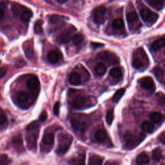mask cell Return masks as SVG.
I'll return each mask as SVG.
<instances>
[{
  "label": "cell",
  "mask_w": 165,
  "mask_h": 165,
  "mask_svg": "<svg viewBox=\"0 0 165 165\" xmlns=\"http://www.w3.org/2000/svg\"><path fill=\"white\" fill-rule=\"evenodd\" d=\"M26 130L27 131L26 136L27 147L30 150H36L39 131V124L36 121L32 122L27 126Z\"/></svg>",
  "instance_id": "cell-1"
},
{
  "label": "cell",
  "mask_w": 165,
  "mask_h": 165,
  "mask_svg": "<svg viewBox=\"0 0 165 165\" xmlns=\"http://www.w3.org/2000/svg\"><path fill=\"white\" fill-rule=\"evenodd\" d=\"M146 137V136L143 133L140 134H135L130 131L127 132L124 136V141L125 148L128 150H131L137 147L141 142H142Z\"/></svg>",
  "instance_id": "cell-2"
},
{
  "label": "cell",
  "mask_w": 165,
  "mask_h": 165,
  "mask_svg": "<svg viewBox=\"0 0 165 165\" xmlns=\"http://www.w3.org/2000/svg\"><path fill=\"white\" fill-rule=\"evenodd\" d=\"M59 145L56 152L59 155H63L67 152L73 141V137L69 134H60L58 137Z\"/></svg>",
  "instance_id": "cell-3"
},
{
  "label": "cell",
  "mask_w": 165,
  "mask_h": 165,
  "mask_svg": "<svg viewBox=\"0 0 165 165\" xmlns=\"http://www.w3.org/2000/svg\"><path fill=\"white\" fill-rule=\"evenodd\" d=\"M96 103V100L94 97H85L83 95H78L75 97L72 101V107L74 109H83L86 107L90 106L89 104L90 103L92 105H95Z\"/></svg>",
  "instance_id": "cell-4"
},
{
  "label": "cell",
  "mask_w": 165,
  "mask_h": 165,
  "mask_svg": "<svg viewBox=\"0 0 165 165\" xmlns=\"http://www.w3.org/2000/svg\"><path fill=\"white\" fill-rule=\"evenodd\" d=\"M141 57L139 58V55L136 52L134 53V58L132 60V66L137 70H141L142 69L147 68L148 64V59L147 56L145 52L142 50L141 52Z\"/></svg>",
  "instance_id": "cell-5"
},
{
  "label": "cell",
  "mask_w": 165,
  "mask_h": 165,
  "mask_svg": "<svg viewBox=\"0 0 165 165\" xmlns=\"http://www.w3.org/2000/svg\"><path fill=\"white\" fill-rule=\"evenodd\" d=\"M106 13V8L103 5H100L95 7L92 11V19L96 24L101 25L103 24L105 18V15Z\"/></svg>",
  "instance_id": "cell-6"
},
{
  "label": "cell",
  "mask_w": 165,
  "mask_h": 165,
  "mask_svg": "<svg viewBox=\"0 0 165 165\" xmlns=\"http://www.w3.org/2000/svg\"><path fill=\"white\" fill-rule=\"evenodd\" d=\"M97 57L106 61L109 64H116L119 63V59L116 54L108 51H103L97 55Z\"/></svg>",
  "instance_id": "cell-7"
},
{
  "label": "cell",
  "mask_w": 165,
  "mask_h": 165,
  "mask_svg": "<svg viewBox=\"0 0 165 165\" xmlns=\"http://www.w3.org/2000/svg\"><path fill=\"white\" fill-rule=\"evenodd\" d=\"M140 15L142 20L149 22V23H153L158 19V14L153 13L148 8H143L141 10Z\"/></svg>",
  "instance_id": "cell-8"
},
{
  "label": "cell",
  "mask_w": 165,
  "mask_h": 165,
  "mask_svg": "<svg viewBox=\"0 0 165 165\" xmlns=\"http://www.w3.org/2000/svg\"><path fill=\"white\" fill-rule=\"evenodd\" d=\"M75 28L72 26L69 28L64 30L58 36L57 40L59 43L62 44L67 43L72 38V34L75 32Z\"/></svg>",
  "instance_id": "cell-9"
},
{
  "label": "cell",
  "mask_w": 165,
  "mask_h": 165,
  "mask_svg": "<svg viewBox=\"0 0 165 165\" xmlns=\"http://www.w3.org/2000/svg\"><path fill=\"white\" fill-rule=\"evenodd\" d=\"M27 86L28 89L33 91V92H36L38 91L39 89V81L36 76H32L30 78L27 83Z\"/></svg>",
  "instance_id": "cell-10"
},
{
  "label": "cell",
  "mask_w": 165,
  "mask_h": 165,
  "mask_svg": "<svg viewBox=\"0 0 165 165\" xmlns=\"http://www.w3.org/2000/svg\"><path fill=\"white\" fill-rule=\"evenodd\" d=\"M71 125L72 128L78 131H81V132H83V131L86 130V123L83 121H81L78 119H71Z\"/></svg>",
  "instance_id": "cell-11"
},
{
  "label": "cell",
  "mask_w": 165,
  "mask_h": 165,
  "mask_svg": "<svg viewBox=\"0 0 165 165\" xmlns=\"http://www.w3.org/2000/svg\"><path fill=\"white\" fill-rule=\"evenodd\" d=\"M139 82L141 86L146 90H150L154 89L155 88L154 82H153V80H152V78H150V77H145V78H142L140 80Z\"/></svg>",
  "instance_id": "cell-12"
},
{
  "label": "cell",
  "mask_w": 165,
  "mask_h": 165,
  "mask_svg": "<svg viewBox=\"0 0 165 165\" xmlns=\"http://www.w3.org/2000/svg\"><path fill=\"white\" fill-rule=\"evenodd\" d=\"M47 58L51 63H56L61 58V54L58 50H52L49 53Z\"/></svg>",
  "instance_id": "cell-13"
},
{
  "label": "cell",
  "mask_w": 165,
  "mask_h": 165,
  "mask_svg": "<svg viewBox=\"0 0 165 165\" xmlns=\"http://www.w3.org/2000/svg\"><path fill=\"white\" fill-rule=\"evenodd\" d=\"M145 1L150 6L157 10H162L164 5V0H145Z\"/></svg>",
  "instance_id": "cell-14"
},
{
  "label": "cell",
  "mask_w": 165,
  "mask_h": 165,
  "mask_svg": "<svg viewBox=\"0 0 165 165\" xmlns=\"http://www.w3.org/2000/svg\"><path fill=\"white\" fill-rule=\"evenodd\" d=\"M13 143L14 147L17 150H23V139L20 134L14 136L13 139Z\"/></svg>",
  "instance_id": "cell-15"
},
{
  "label": "cell",
  "mask_w": 165,
  "mask_h": 165,
  "mask_svg": "<svg viewBox=\"0 0 165 165\" xmlns=\"http://www.w3.org/2000/svg\"><path fill=\"white\" fill-rule=\"evenodd\" d=\"M94 137L95 139L99 142H100V143H103V142H105L107 140L108 138L107 132L105 130H100L95 133Z\"/></svg>",
  "instance_id": "cell-16"
},
{
  "label": "cell",
  "mask_w": 165,
  "mask_h": 165,
  "mask_svg": "<svg viewBox=\"0 0 165 165\" xmlns=\"http://www.w3.org/2000/svg\"><path fill=\"white\" fill-rule=\"evenodd\" d=\"M69 81L70 84H72V85H79L81 83V75L78 72H72L70 75Z\"/></svg>",
  "instance_id": "cell-17"
},
{
  "label": "cell",
  "mask_w": 165,
  "mask_h": 165,
  "mask_svg": "<svg viewBox=\"0 0 165 165\" xmlns=\"http://www.w3.org/2000/svg\"><path fill=\"white\" fill-rule=\"evenodd\" d=\"M42 142L43 144H45V145H52L54 144V135L52 133L48 132L45 133L44 134L42 139Z\"/></svg>",
  "instance_id": "cell-18"
},
{
  "label": "cell",
  "mask_w": 165,
  "mask_h": 165,
  "mask_svg": "<svg viewBox=\"0 0 165 165\" xmlns=\"http://www.w3.org/2000/svg\"><path fill=\"white\" fill-rule=\"evenodd\" d=\"M153 74L156 75L157 79L162 84L164 83V72L161 67H156L153 69Z\"/></svg>",
  "instance_id": "cell-19"
},
{
  "label": "cell",
  "mask_w": 165,
  "mask_h": 165,
  "mask_svg": "<svg viewBox=\"0 0 165 165\" xmlns=\"http://www.w3.org/2000/svg\"><path fill=\"white\" fill-rule=\"evenodd\" d=\"M136 162L139 164H146L149 163L150 158L146 153L142 152L137 156L136 158Z\"/></svg>",
  "instance_id": "cell-20"
},
{
  "label": "cell",
  "mask_w": 165,
  "mask_h": 165,
  "mask_svg": "<svg viewBox=\"0 0 165 165\" xmlns=\"http://www.w3.org/2000/svg\"><path fill=\"white\" fill-rule=\"evenodd\" d=\"M95 72L100 76H103L106 72V67L104 63H100L96 64L94 68Z\"/></svg>",
  "instance_id": "cell-21"
},
{
  "label": "cell",
  "mask_w": 165,
  "mask_h": 165,
  "mask_svg": "<svg viewBox=\"0 0 165 165\" xmlns=\"http://www.w3.org/2000/svg\"><path fill=\"white\" fill-rule=\"evenodd\" d=\"M29 99H30V95L26 92H19L17 96L18 101L21 104H25V103L28 102Z\"/></svg>",
  "instance_id": "cell-22"
},
{
  "label": "cell",
  "mask_w": 165,
  "mask_h": 165,
  "mask_svg": "<svg viewBox=\"0 0 165 165\" xmlns=\"http://www.w3.org/2000/svg\"><path fill=\"white\" fill-rule=\"evenodd\" d=\"M150 119L153 122H154L156 123H160L163 121L164 116H162V114H161L159 112H154L151 114Z\"/></svg>",
  "instance_id": "cell-23"
},
{
  "label": "cell",
  "mask_w": 165,
  "mask_h": 165,
  "mask_svg": "<svg viewBox=\"0 0 165 165\" xmlns=\"http://www.w3.org/2000/svg\"><path fill=\"white\" fill-rule=\"evenodd\" d=\"M164 37H162L155 41L152 43V49H153V50L157 51L159 49H161L162 47H164Z\"/></svg>",
  "instance_id": "cell-24"
},
{
  "label": "cell",
  "mask_w": 165,
  "mask_h": 165,
  "mask_svg": "<svg viewBox=\"0 0 165 165\" xmlns=\"http://www.w3.org/2000/svg\"><path fill=\"white\" fill-rule=\"evenodd\" d=\"M32 12L29 9H25L23 11V13L21 14V19L25 23H27L30 19V18L32 17Z\"/></svg>",
  "instance_id": "cell-25"
},
{
  "label": "cell",
  "mask_w": 165,
  "mask_h": 165,
  "mask_svg": "<svg viewBox=\"0 0 165 165\" xmlns=\"http://www.w3.org/2000/svg\"><path fill=\"white\" fill-rule=\"evenodd\" d=\"M103 162V157L94 154L90 156L89 164H102Z\"/></svg>",
  "instance_id": "cell-26"
},
{
  "label": "cell",
  "mask_w": 165,
  "mask_h": 165,
  "mask_svg": "<svg viewBox=\"0 0 165 165\" xmlns=\"http://www.w3.org/2000/svg\"><path fill=\"white\" fill-rule=\"evenodd\" d=\"M43 21L41 19H39L36 21V23L34 24V32L36 34H41L43 32Z\"/></svg>",
  "instance_id": "cell-27"
},
{
  "label": "cell",
  "mask_w": 165,
  "mask_h": 165,
  "mask_svg": "<svg viewBox=\"0 0 165 165\" xmlns=\"http://www.w3.org/2000/svg\"><path fill=\"white\" fill-rule=\"evenodd\" d=\"M110 75L114 78L119 79V78H122L123 72L121 70V69L118 67H115L110 70Z\"/></svg>",
  "instance_id": "cell-28"
},
{
  "label": "cell",
  "mask_w": 165,
  "mask_h": 165,
  "mask_svg": "<svg viewBox=\"0 0 165 165\" xmlns=\"http://www.w3.org/2000/svg\"><path fill=\"white\" fill-rule=\"evenodd\" d=\"M112 27L116 30L123 29L125 27V23L123 20L121 18H117L114 19L112 22Z\"/></svg>",
  "instance_id": "cell-29"
},
{
  "label": "cell",
  "mask_w": 165,
  "mask_h": 165,
  "mask_svg": "<svg viewBox=\"0 0 165 165\" xmlns=\"http://www.w3.org/2000/svg\"><path fill=\"white\" fill-rule=\"evenodd\" d=\"M152 158L156 161H159L162 158V152L160 148H156L153 150Z\"/></svg>",
  "instance_id": "cell-30"
},
{
  "label": "cell",
  "mask_w": 165,
  "mask_h": 165,
  "mask_svg": "<svg viewBox=\"0 0 165 165\" xmlns=\"http://www.w3.org/2000/svg\"><path fill=\"white\" fill-rule=\"evenodd\" d=\"M142 128L146 132L152 133L154 130V126L149 121H145L142 125Z\"/></svg>",
  "instance_id": "cell-31"
},
{
  "label": "cell",
  "mask_w": 165,
  "mask_h": 165,
  "mask_svg": "<svg viewBox=\"0 0 165 165\" xmlns=\"http://www.w3.org/2000/svg\"><path fill=\"white\" fill-rule=\"evenodd\" d=\"M125 89H124V88H122V89H121L119 90H118L114 94V95L113 96V98H112V100L114 103H117L119 100L121 98L123 97V95L125 94Z\"/></svg>",
  "instance_id": "cell-32"
},
{
  "label": "cell",
  "mask_w": 165,
  "mask_h": 165,
  "mask_svg": "<svg viewBox=\"0 0 165 165\" xmlns=\"http://www.w3.org/2000/svg\"><path fill=\"white\" fill-rule=\"evenodd\" d=\"M72 39V41L74 45L78 46V45H80V44H81L83 42L84 36L83 35L80 34V33H79V34H76L74 35Z\"/></svg>",
  "instance_id": "cell-33"
},
{
  "label": "cell",
  "mask_w": 165,
  "mask_h": 165,
  "mask_svg": "<svg viewBox=\"0 0 165 165\" xmlns=\"http://www.w3.org/2000/svg\"><path fill=\"white\" fill-rule=\"evenodd\" d=\"M85 154L80 155L78 157L72 159L71 161L69 162L70 164H85Z\"/></svg>",
  "instance_id": "cell-34"
},
{
  "label": "cell",
  "mask_w": 165,
  "mask_h": 165,
  "mask_svg": "<svg viewBox=\"0 0 165 165\" xmlns=\"http://www.w3.org/2000/svg\"><path fill=\"white\" fill-rule=\"evenodd\" d=\"M137 19H138V14H137V13L134 12V11H133V12H130L126 15L127 21L130 23H133V22L136 21Z\"/></svg>",
  "instance_id": "cell-35"
},
{
  "label": "cell",
  "mask_w": 165,
  "mask_h": 165,
  "mask_svg": "<svg viewBox=\"0 0 165 165\" xmlns=\"http://www.w3.org/2000/svg\"><path fill=\"white\" fill-rule=\"evenodd\" d=\"M114 111L112 109L111 110H109V111L107 112L106 114V122L108 123V125H111L113 121V119H114Z\"/></svg>",
  "instance_id": "cell-36"
},
{
  "label": "cell",
  "mask_w": 165,
  "mask_h": 165,
  "mask_svg": "<svg viewBox=\"0 0 165 165\" xmlns=\"http://www.w3.org/2000/svg\"><path fill=\"white\" fill-rule=\"evenodd\" d=\"M25 50V53L27 58L31 59L34 56V49H33V47L31 46H27L26 48H24Z\"/></svg>",
  "instance_id": "cell-37"
},
{
  "label": "cell",
  "mask_w": 165,
  "mask_h": 165,
  "mask_svg": "<svg viewBox=\"0 0 165 165\" xmlns=\"http://www.w3.org/2000/svg\"><path fill=\"white\" fill-rule=\"evenodd\" d=\"M7 120V116L2 108H0V125L4 124Z\"/></svg>",
  "instance_id": "cell-38"
},
{
  "label": "cell",
  "mask_w": 165,
  "mask_h": 165,
  "mask_svg": "<svg viewBox=\"0 0 165 165\" xmlns=\"http://www.w3.org/2000/svg\"><path fill=\"white\" fill-rule=\"evenodd\" d=\"M59 108H60V104L59 102H56L55 103L54 106V109H53V111H54V114L56 116H58L59 114Z\"/></svg>",
  "instance_id": "cell-39"
},
{
  "label": "cell",
  "mask_w": 165,
  "mask_h": 165,
  "mask_svg": "<svg viewBox=\"0 0 165 165\" xmlns=\"http://www.w3.org/2000/svg\"><path fill=\"white\" fill-rule=\"evenodd\" d=\"M60 19H61L60 16L58 15H53L50 18V22L52 23H57Z\"/></svg>",
  "instance_id": "cell-40"
},
{
  "label": "cell",
  "mask_w": 165,
  "mask_h": 165,
  "mask_svg": "<svg viewBox=\"0 0 165 165\" xmlns=\"http://www.w3.org/2000/svg\"><path fill=\"white\" fill-rule=\"evenodd\" d=\"M8 163V157L4 155H0V164H7Z\"/></svg>",
  "instance_id": "cell-41"
},
{
  "label": "cell",
  "mask_w": 165,
  "mask_h": 165,
  "mask_svg": "<svg viewBox=\"0 0 165 165\" xmlns=\"http://www.w3.org/2000/svg\"><path fill=\"white\" fill-rule=\"evenodd\" d=\"M7 72V69L6 67H2L0 69V78H3L6 75Z\"/></svg>",
  "instance_id": "cell-42"
},
{
  "label": "cell",
  "mask_w": 165,
  "mask_h": 165,
  "mask_svg": "<svg viewBox=\"0 0 165 165\" xmlns=\"http://www.w3.org/2000/svg\"><path fill=\"white\" fill-rule=\"evenodd\" d=\"M47 118V113L45 111H43L39 116V120L41 121H45Z\"/></svg>",
  "instance_id": "cell-43"
},
{
  "label": "cell",
  "mask_w": 165,
  "mask_h": 165,
  "mask_svg": "<svg viewBox=\"0 0 165 165\" xmlns=\"http://www.w3.org/2000/svg\"><path fill=\"white\" fill-rule=\"evenodd\" d=\"M91 46L93 49H97V48H101V47H103L104 46L103 44H101V43H91Z\"/></svg>",
  "instance_id": "cell-44"
},
{
  "label": "cell",
  "mask_w": 165,
  "mask_h": 165,
  "mask_svg": "<svg viewBox=\"0 0 165 165\" xmlns=\"http://www.w3.org/2000/svg\"><path fill=\"white\" fill-rule=\"evenodd\" d=\"M158 102H159V105H161V106H164V96L163 94H162V97L159 98Z\"/></svg>",
  "instance_id": "cell-45"
},
{
  "label": "cell",
  "mask_w": 165,
  "mask_h": 165,
  "mask_svg": "<svg viewBox=\"0 0 165 165\" xmlns=\"http://www.w3.org/2000/svg\"><path fill=\"white\" fill-rule=\"evenodd\" d=\"M159 140L161 141V142H162V144H164L165 143V134H164V132H162L160 136H159Z\"/></svg>",
  "instance_id": "cell-46"
},
{
  "label": "cell",
  "mask_w": 165,
  "mask_h": 165,
  "mask_svg": "<svg viewBox=\"0 0 165 165\" xmlns=\"http://www.w3.org/2000/svg\"><path fill=\"white\" fill-rule=\"evenodd\" d=\"M4 16V13H3V10L2 9H0V20H1Z\"/></svg>",
  "instance_id": "cell-47"
},
{
  "label": "cell",
  "mask_w": 165,
  "mask_h": 165,
  "mask_svg": "<svg viewBox=\"0 0 165 165\" xmlns=\"http://www.w3.org/2000/svg\"><path fill=\"white\" fill-rule=\"evenodd\" d=\"M68 1H69V0H57V2L59 3H66Z\"/></svg>",
  "instance_id": "cell-48"
},
{
  "label": "cell",
  "mask_w": 165,
  "mask_h": 165,
  "mask_svg": "<svg viewBox=\"0 0 165 165\" xmlns=\"http://www.w3.org/2000/svg\"><path fill=\"white\" fill-rule=\"evenodd\" d=\"M112 1H114V0H110V2H112Z\"/></svg>",
  "instance_id": "cell-49"
},
{
  "label": "cell",
  "mask_w": 165,
  "mask_h": 165,
  "mask_svg": "<svg viewBox=\"0 0 165 165\" xmlns=\"http://www.w3.org/2000/svg\"><path fill=\"white\" fill-rule=\"evenodd\" d=\"M1 63H2V62H1V61H0V64H1Z\"/></svg>",
  "instance_id": "cell-50"
}]
</instances>
